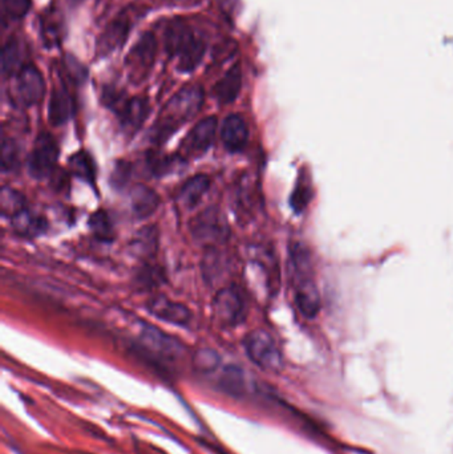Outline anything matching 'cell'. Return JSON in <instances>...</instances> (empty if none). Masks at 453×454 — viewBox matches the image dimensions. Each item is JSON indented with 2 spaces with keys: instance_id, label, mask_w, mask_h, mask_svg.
I'll return each mask as SVG.
<instances>
[{
  "instance_id": "cell-27",
  "label": "cell",
  "mask_w": 453,
  "mask_h": 454,
  "mask_svg": "<svg viewBox=\"0 0 453 454\" xmlns=\"http://www.w3.org/2000/svg\"><path fill=\"white\" fill-rule=\"evenodd\" d=\"M156 230L144 229L133 240V250L137 255H143V254L146 255V254L153 253L156 250Z\"/></svg>"
},
{
  "instance_id": "cell-8",
  "label": "cell",
  "mask_w": 453,
  "mask_h": 454,
  "mask_svg": "<svg viewBox=\"0 0 453 454\" xmlns=\"http://www.w3.org/2000/svg\"><path fill=\"white\" fill-rule=\"evenodd\" d=\"M191 232L202 242H223L229 229L223 215L217 209H207L191 223Z\"/></svg>"
},
{
  "instance_id": "cell-6",
  "label": "cell",
  "mask_w": 453,
  "mask_h": 454,
  "mask_svg": "<svg viewBox=\"0 0 453 454\" xmlns=\"http://www.w3.org/2000/svg\"><path fill=\"white\" fill-rule=\"evenodd\" d=\"M59 159V146L50 133H40L35 140L28 169L35 178H44L55 169Z\"/></svg>"
},
{
  "instance_id": "cell-15",
  "label": "cell",
  "mask_w": 453,
  "mask_h": 454,
  "mask_svg": "<svg viewBox=\"0 0 453 454\" xmlns=\"http://www.w3.org/2000/svg\"><path fill=\"white\" fill-rule=\"evenodd\" d=\"M295 303L303 317L313 319L321 309V295L311 278H302L295 290Z\"/></svg>"
},
{
  "instance_id": "cell-25",
  "label": "cell",
  "mask_w": 453,
  "mask_h": 454,
  "mask_svg": "<svg viewBox=\"0 0 453 454\" xmlns=\"http://www.w3.org/2000/svg\"><path fill=\"white\" fill-rule=\"evenodd\" d=\"M184 164L183 156L157 157L151 162V169L157 177H164L176 172Z\"/></svg>"
},
{
  "instance_id": "cell-11",
  "label": "cell",
  "mask_w": 453,
  "mask_h": 454,
  "mask_svg": "<svg viewBox=\"0 0 453 454\" xmlns=\"http://www.w3.org/2000/svg\"><path fill=\"white\" fill-rule=\"evenodd\" d=\"M141 343L148 351L160 355L165 359H176L183 352V346L176 339L165 335L153 325H144L141 330Z\"/></svg>"
},
{
  "instance_id": "cell-26",
  "label": "cell",
  "mask_w": 453,
  "mask_h": 454,
  "mask_svg": "<svg viewBox=\"0 0 453 454\" xmlns=\"http://www.w3.org/2000/svg\"><path fill=\"white\" fill-rule=\"evenodd\" d=\"M194 367L199 371V372L210 373L213 371L217 370L220 365V356L217 352L212 351V349H199L194 355Z\"/></svg>"
},
{
  "instance_id": "cell-10",
  "label": "cell",
  "mask_w": 453,
  "mask_h": 454,
  "mask_svg": "<svg viewBox=\"0 0 453 454\" xmlns=\"http://www.w3.org/2000/svg\"><path fill=\"white\" fill-rule=\"evenodd\" d=\"M133 20L129 12L124 11L120 13L117 18L109 23L105 31L101 35L98 43V55H109L113 52L116 48L121 47L124 44L127 37L129 36L130 28H132Z\"/></svg>"
},
{
  "instance_id": "cell-13",
  "label": "cell",
  "mask_w": 453,
  "mask_h": 454,
  "mask_svg": "<svg viewBox=\"0 0 453 454\" xmlns=\"http://www.w3.org/2000/svg\"><path fill=\"white\" fill-rule=\"evenodd\" d=\"M221 138L223 146L231 153H238L246 148L249 141V128L241 114H229L223 120Z\"/></svg>"
},
{
  "instance_id": "cell-16",
  "label": "cell",
  "mask_w": 453,
  "mask_h": 454,
  "mask_svg": "<svg viewBox=\"0 0 453 454\" xmlns=\"http://www.w3.org/2000/svg\"><path fill=\"white\" fill-rule=\"evenodd\" d=\"M130 207L133 215L140 220L151 217L160 207V197L153 189L143 184L135 185L130 191Z\"/></svg>"
},
{
  "instance_id": "cell-28",
  "label": "cell",
  "mask_w": 453,
  "mask_h": 454,
  "mask_svg": "<svg viewBox=\"0 0 453 454\" xmlns=\"http://www.w3.org/2000/svg\"><path fill=\"white\" fill-rule=\"evenodd\" d=\"M0 162H2L3 172H11L15 169L19 165V148L16 145L15 141L7 140L4 138L2 144V157H0Z\"/></svg>"
},
{
  "instance_id": "cell-12",
  "label": "cell",
  "mask_w": 453,
  "mask_h": 454,
  "mask_svg": "<svg viewBox=\"0 0 453 454\" xmlns=\"http://www.w3.org/2000/svg\"><path fill=\"white\" fill-rule=\"evenodd\" d=\"M148 309L157 319L176 325H186L191 319V312L185 304L170 301L165 296H156L148 303Z\"/></svg>"
},
{
  "instance_id": "cell-31",
  "label": "cell",
  "mask_w": 453,
  "mask_h": 454,
  "mask_svg": "<svg viewBox=\"0 0 453 454\" xmlns=\"http://www.w3.org/2000/svg\"><path fill=\"white\" fill-rule=\"evenodd\" d=\"M170 2H181V0H170Z\"/></svg>"
},
{
  "instance_id": "cell-30",
  "label": "cell",
  "mask_w": 453,
  "mask_h": 454,
  "mask_svg": "<svg viewBox=\"0 0 453 454\" xmlns=\"http://www.w3.org/2000/svg\"><path fill=\"white\" fill-rule=\"evenodd\" d=\"M223 386L228 391L238 394L239 391L244 389L245 378L241 370L236 367L226 368L225 373L223 376Z\"/></svg>"
},
{
  "instance_id": "cell-14",
  "label": "cell",
  "mask_w": 453,
  "mask_h": 454,
  "mask_svg": "<svg viewBox=\"0 0 453 454\" xmlns=\"http://www.w3.org/2000/svg\"><path fill=\"white\" fill-rule=\"evenodd\" d=\"M242 90V67L236 63L213 87L215 100L223 106L234 103Z\"/></svg>"
},
{
  "instance_id": "cell-18",
  "label": "cell",
  "mask_w": 453,
  "mask_h": 454,
  "mask_svg": "<svg viewBox=\"0 0 453 454\" xmlns=\"http://www.w3.org/2000/svg\"><path fill=\"white\" fill-rule=\"evenodd\" d=\"M148 114V101L141 98H129L119 112L120 121L128 132H135V130L140 129Z\"/></svg>"
},
{
  "instance_id": "cell-22",
  "label": "cell",
  "mask_w": 453,
  "mask_h": 454,
  "mask_svg": "<svg viewBox=\"0 0 453 454\" xmlns=\"http://www.w3.org/2000/svg\"><path fill=\"white\" fill-rule=\"evenodd\" d=\"M72 175L93 185L96 180V167L92 157L87 152H79L69 159Z\"/></svg>"
},
{
  "instance_id": "cell-5",
  "label": "cell",
  "mask_w": 453,
  "mask_h": 454,
  "mask_svg": "<svg viewBox=\"0 0 453 454\" xmlns=\"http://www.w3.org/2000/svg\"><path fill=\"white\" fill-rule=\"evenodd\" d=\"M213 317L223 327H236L246 317L244 293L236 286L223 288L213 301Z\"/></svg>"
},
{
  "instance_id": "cell-17",
  "label": "cell",
  "mask_w": 453,
  "mask_h": 454,
  "mask_svg": "<svg viewBox=\"0 0 453 454\" xmlns=\"http://www.w3.org/2000/svg\"><path fill=\"white\" fill-rule=\"evenodd\" d=\"M74 114V101L66 87L55 88L48 104V119L55 127L66 124Z\"/></svg>"
},
{
  "instance_id": "cell-3",
  "label": "cell",
  "mask_w": 453,
  "mask_h": 454,
  "mask_svg": "<svg viewBox=\"0 0 453 454\" xmlns=\"http://www.w3.org/2000/svg\"><path fill=\"white\" fill-rule=\"evenodd\" d=\"M247 356L261 370L279 372L284 367V357L273 336L265 330L252 331L244 340Z\"/></svg>"
},
{
  "instance_id": "cell-24",
  "label": "cell",
  "mask_w": 453,
  "mask_h": 454,
  "mask_svg": "<svg viewBox=\"0 0 453 454\" xmlns=\"http://www.w3.org/2000/svg\"><path fill=\"white\" fill-rule=\"evenodd\" d=\"M90 227L96 239L101 242H111L113 239V226L111 218L104 210H98L90 215Z\"/></svg>"
},
{
  "instance_id": "cell-20",
  "label": "cell",
  "mask_w": 453,
  "mask_h": 454,
  "mask_svg": "<svg viewBox=\"0 0 453 454\" xmlns=\"http://www.w3.org/2000/svg\"><path fill=\"white\" fill-rule=\"evenodd\" d=\"M47 220L43 215L24 209L12 218V227L20 237L35 238L47 230Z\"/></svg>"
},
{
  "instance_id": "cell-21",
  "label": "cell",
  "mask_w": 453,
  "mask_h": 454,
  "mask_svg": "<svg viewBox=\"0 0 453 454\" xmlns=\"http://www.w3.org/2000/svg\"><path fill=\"white\" fill-rule=\"evenodd\" d=\"M23 48L15 37H10L2 48V72L4 76L18 74L26 64L23 63Z\"/></svg>"
},
{
  "instance_id": "cell-19",
  "label": "cell",
  "mask_w": 453,
  "mask_h": 454,
  "mask_svg": "<svg viewBox=\"0 0 453 454\" xmlns=\"http://www.w3.org/2000/svg\"><path fill=\"white\" fill-rule=\"evenodd\" d=\"M210 184H212V181L207 175H197L191 180L186 181L183 189H181L180 194H178L181 205L184 207H188V209L196 207L201 201L202 197L209 191Z\"/></svg>"
},
{
  "instance_id": "cell-7",
  "label": "cell",
  "mask_w": 453,
  "mask_h": 454,
  "mask_svg": "<svg viewBox=\"0 0 453 454\" xmlns=\"http://www.w3.org/2000/svg\"><path fill=\"white\" fill-rule=\"evenodd\" d=\"M16 98L23 106H36L44 98L45 82L34 64H26L15 74Z\"/></svg>"
},
{
  "instance_id": "cell-29",
  "label": "cell",
  "mask_w": 453,
  "mask_h": 454,
  "mask_svg": "<svg viewBox=\"0 0 453 454\" xmlns=\"http://www.w3.org/2000/svg\"><path fill=\"white\" fill-rule=\"evenodd\" d=\"M3 11L13 20L24 18L31 10L32 0H2Z\"/></svg>"
},
{
  "instance_id": "cell-9",
  "label": "cell",
  "mask_w": 453,
  "mask_h": 454,
  "mask_svg": "<svg viewBox=\"0 0 453 454\" xmlns=\"http://www.w3.org/2000/svg\"><path fill=\"white\" fill-rule=\"evenodd\" d=\"M217 117L207 116L194 125L183 144L184 153L189 156H199L204 154L215 141L217 132Z\"/></svg>"
},
{
  "instance_id": "cell-2",
  "label": "cell",
  "mask_w": 453,
  "mask_h": 454,
  "mask_svg": "<svg viewBox=\"0 0 453 454\" xmlns=\"http://www.w3.org/2000/svg\"><path fill=\"white\" fill-rule=\"evenodd\" d=\"M204 106V90L199 85H186L178 90L162 109L154 125V137L162 141L178 128L191 121Z\"/></svg>"
},
{
  "instance_id": "cell-23",
  "label": "cell",
  "mask_w": 453,
  "mask_h": 454,
  "mask_svg": "<svg viewBox=\"0 0 453 454\" xmlns=\"http://www.w3.org/2000/svg\"><path fill=\"white\" fill-rule=\"evenodd\" d=\"M0 207H2V215L12 220L26 209V200L23 194L19 193L15 189L4 186L0 193Z\"/></svg>"
},
{
  "instance_id": "cell-4",
  "label": "cell",
  "mask_w": 453,
  "mask_h": 454,
  "mask_svg": "<svg viewBox=\"0 0 453 454\" xmlns=\"http://www.w3.org/2000/svg\"><path fill=\"white\" fill-rule=\"evenodd\" d=\"M157 51L159 42L153 32L141 35L140 39L130 48L125 59V67L133 82H141L148 77L156 61Z\"/></svg>"
},
{
  "instance_id": "cell-1",
  "label": "cell",
  "mask_w": 453,
  "mask_h": 454,
  "mask_svg": "<svg viewBox=\"0 0 453 454\" xmlns=\"http://www.w3.org/2000/svg\"><path fill=\"white\" fill-rule=\"evenodd\" d=\"M164 47L169 58L177 60L178 71L189 74L201 64L207 45L188 21L175 19L165 28Z\"/></svg>"
}]
</instances>
